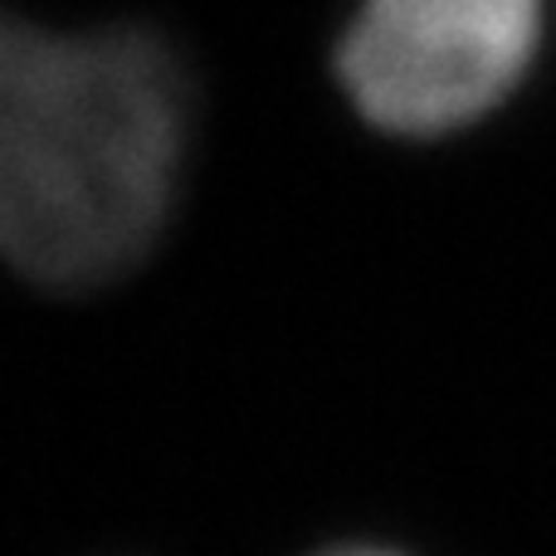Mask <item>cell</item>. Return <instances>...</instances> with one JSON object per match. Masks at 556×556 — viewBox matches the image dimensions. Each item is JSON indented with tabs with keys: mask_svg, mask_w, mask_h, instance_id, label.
Masks as SVG:
<instances>
[{
	"mask_svg": "<svg viewBox=\"0 0 556 556\" xmlns=\"http://www.w3.org/2000/svg\"><path fill=\"white\" fill-rule=\"evenodd\" d=\"M323 556H395L386 547H337V552H323Z\"/></svg>",
	"mask_w": 556,
	"mask_h": 556,
	"instance_id": "3957f363",
	"label": "cell"
},
{
	"mask_svg": "<svg viewBox=\"0 0 556 556\" xmlns=\"http://www.w3.org/2000/svg\"><path fill=\"white\" fill-rule=\"evenodd\" d=\"M547 0H356L337 39L346 103L391 137H454L518 93Z\"/></svg>",
	"mask_w": 556,
	"mask_h": 556,
	"instance_id": "7a4b0ae2",
	"label": "cell"
},
{
	"mask_svg": "<svg viewBox=\"0 0 556 556\" xmlns=\"http://www.w3.org/2000/svg\"><path fill=\"white\" fill-rule=\"evenodd\" d=\"M191 137L186 64L147 25L49 29L0 10V264L113 283L152 254Z\"/></svg>",
	"mask_w": 556,
	"mask_h": 556,
	"instance_id": "6da1fadb",
	"label": "cell"
}]
</instances>
